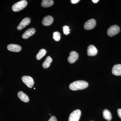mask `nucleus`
<instances>
[{
    "mask_svg": "<svg viewBox=\"0 0 121 121\" xmlns=\"http://www.w3.org/2000/svg\"><path fill=\"white\" fill-rule=\"evenodd\" d=\"M79 0H71V3L73 4H75L79 1Z\"/></svg>",
    "mask_w": 121,
    "mask_h": 121,
    "instance_id": "5701e85b",
    "label": "nucleus"
},
{
    "mask_svg": "<svg viewBox=\"0 0 121 121\" xmlns=\"http://www.w3.org/2000/svg\"><path fill=\"white\" fill-rule=\"evenodd\" d=\"M98 50L94 45H90L88 47L87 49V54L89 56H94L97 55Z\"/></svg>",
    "mask_w": 121,
    "mask_h": 121,
    "instance_id": "1a4fd4ad",
    "label": "nucleus"
},
{
    "mask_svg": "<svg viewBox=\"0 0 121 121\" xmlns=\"http://www.w3.org/2000/svg\"><path fill=\"white\" fill-rule=\"evenodd\" d=\"M112 73L114 75H121V64L115 65L112 69Z\"/></svg>",
    "mask_w": 121,
    "mask_h": 121,
    "instance_id": "ddd939ff",
    "label": "nucleus"
},
{
    "mask_svg": "<svg viewBox=\"0 0 121 121\" xmlns=\"http://www.w3.org/2000/svg\"><path fill=\"white\" fill-rule=\"evenodd\" d=\"M35 28L29 29L27 30H26L22 35V38L24 39H28L30 36L35 35Z\"/></svg>",
    "mask_w": 121,
    "mask_h": 121,
    "instance_id": "9b49d317",
    "label": "nucleus"
},
{
    "mask_svg": "<svg viewBox=\"0 0 121 121\" xmlns=\"http://www.w3.org/2000/svg\"><path fill=\"white\" fill-rule=\"evenodd\" d=\"M31 22V19L29 17H26L22 20L20 22L19 26H17V29L19 30H21L28 25Z\"/></svg>",
    "mask_w": 121,
    "mask_h": 121,
    "instance_id": "0eeeda50",
    "label": "nucleus"
},
{
    "mask_svg": "<svg viewBox=\"0 0 121 121\" xmlns=\"http://www.w3.org/2000/svg\"><path fill=\"white\" fill-rule=\"evenodd\" d=\"M81 115V112L79 110L74 111L69 115L68 121H78Z\"/></svg>",
    "mask_w": 121,
    "mask_h": 121,
    "instance_id": "7ed1b4c3",
    "label": "nucleus"
},
{
    "mask_svg": "<svg viewBox=\"0 0 121 121\" xmlns=\"http://www.w3.org/2000/svg\"><path fill=\"white\" fill-rule=\"evenodd\" d=\"M22 79L23 82L29 88H31L33 86L34 84V81L32 77L28 76H24L22 77Z\"/></svg>",
    "mask_w": 121,
    "mask_h": 121,
    "instance_id": "39448f33",
    "label": "nucleus"
},
{
    "mask_svg": "<svg viewBox=\"0 0 121 121\" xmlns=\"http://www.w3.org/2000/svg\"><path fill=\"white\" fill-rule=\"evenodd\" d=\"M54 19L52 16H48L43 18L42 21V24L45 26H49L53 23Z\"/></svg>",
    "mask_w": 121,
    "mask_h": 121,
    "instance_id": "f8f14e48",
    "label": "nucleus"
},
{
    "mask_svg": "<svg viewBox=\"0 0 121 121\" xmlns=\"http://www.w3.org/2000/svg\"><path fill=\"white\" fill-rule=\"evenodd\" d=\"M53 38L55 41H58L60 40V33L58 32H55L53 33Z\"/></svg>",
    "mask_w": 121,
    "mask_h": 121,
    "instance_id": "6ab92c4d",
    "label": "nucleus"
},
{
    "mask_svg": "<svg viewBox=\"0 0 121 121\" xmlns=\"http://www.w3.org/2000/svg\"><path fill=\"white\" fill-rule=\"evenodd\" d=\"M17 96L21 101L27 103L29 102V99L28 96L23 91H20L17 94Z\"/></svg>",
    "mask_w": 121,
    "mask_h": 121,
    "instance_id": "4468645a",
    "label": "nucleus"
},
{
    "mask_svg": "<svg viewBox=\"0 0 121 121\" xmlns=\"http://www.w3.org/2000/svg\"><path fill=\"white\" fill-rule=\"evenodd\" d=\"M7 48L10 51L15 52H19L22 50V48L20 45L13 44H9L7 47Z\"/></svg>",
    "mask_w": 121,
    "mask_h": 121,
    "instance_id": "9d476101",
    "label": "nucleus"
},
{
    "mask_svg": "<svg viewBox=\"0 0 121 121\" xmlns=\"http://www.w3.org/2000/svg\"><path fill=\"white\" fill-rule=\"evenodd\" d=\"M52 60L50 56H47L45 61L43 64V66L44 69H47L50 67L51 63L52 62Z\"/></svg>",
    "mask_w": 121,
    "mask_h": 121,
    "instance_id": "dca6fc26",
    "label": "nucleus"
},
{
    "mask_svg": "<svg viewBox=\"0 0 121 121\" xmlns=\"http://www.w3.org/2000/svg\"><path fill=\"white\" fill-rule=\"evenodd\" d=\"M34 89H35V88H34Z\"/></svg>",
    "mask_w": 121,
    "mask_h": 121,
    "instance_id": "393cba45",
    "label": "nucleus"
},
{
    "mask_svg": "<svg viewBox=\"0 0 121 121\" xmlns=\"http://www.w3.org/2000/svg\"><path fill=\"white\" fill-rule=\"evenodd\" d=\"M103 116L104 119L108 121H110L112 118L111 113L108 110H104L103 112Z\"/></svg>",
    "mask_w": 121,
    "mask_h": 121,
    "instance_id": "f3484780",
    "label": "nucleus"
},
{
    "mask_svg": "<svg viewBox=\"0 0 121 121\" xmlns=\"http://www.w3.org/2000/svg\"><path fill=\"white\" fill-rule=\"evenodd\" d=\"M63 31L64 34L65 35H69L70 33V29L69 28V27L67 26H64L63 27Z\"/></svg>",
    "mask_w": 121,
    "mask_h": 121,
    "instance_id": "aec40b11",
    "label": "nucleus"
},
{
    "mask_svg": "<svg viewBox=\"0 0 121 121\" xmlns=\"http://www.w3.org/2000/svg\"><path fill=\"white\" fill-rule=\"evenodd\" d=\"M88 82L83 80H78L72 83L69 85V89L72 90L77 91L86 89L88 86Z\"/></svg>",
    "mask_w": 121,
    "mask_h": 121,
    "instance_id": "f257e3e1",
    "label": "nucleus"
},
{
    "mask_svg": "<svg viewBox=\"0 0 121 121\" xmlns=\"http://www.w3.org/2000/svg\"><path fill=\"white\" fill-rule=\"evenodd\" d=\"M78 54L75 51H72L70 52V56L68 58V60L70 63H73L78 59Z\"/></svg>",
    "mask_w": 121,
    "mask_h": 121,
    "instance_id": "6e6552de",
    "label": "nucleus"
},
{
    "mask_svg": "<svg viewBox=\"0 0 121 121\" xmlns=\"http://www.w3.org/2000/svg\"><path fill=\"white\" fill-rule=\"evenodd\" d=\"M48 121H57L56 117L55 116H52L51 117L50 119Z\"/></svg>",
    "mask_w": 121,
    "mask_h": 121,
    "instance_id": "412c9836",
    "label": "nucleus"
},
{
    "mask_svg": "<svg viewBox=\"0 0 121 121\" xmlns=\"http://www.w3.org/2000/svg\"><path fill=\"white\" fill-rule=\"evenodd\" d=\"M117 113L118 116L121 119V109H118L117 110Z\"/></svg>",
    "mask_w": 121,
    "mask_h": 121,
    "instance_id": "4be33fe9",
    "label": "nucleus"
},
{
    "mask_svg": "<svg viewBox=\"0 0 121 121\" xmlns=\"http://www.w3.org/2000/svg\"><path fill=\"white\" fill-rule=\"evenodd\" d=\"M96 21L94 19H91L86 21L84 24V27L86 30H90L93 29L96 26Z\"/></svg>",
    "mask_w": 121,
    "mask_h": 121,
    "instance_id": "423d86ee",
    "label": "nucleus"
},
{
    "mask_svg": "<svg viewBox=\"0 0 121 121\" xmlns=\"http://www.w3.org/2000/svg\"><path fill=\"white\" fill-rule=\"evenodd\" d=\"M27 5V2L25 0L20 1L13 5L12 9L15 12H19L26 8Z\"/></svg>",
    "mask_w": 121,
    "mask_h": 121,
    "instance_id": "f03ea898",
    "label": "nucleus"
},
{
    "mask_svg": "<svg viewBox=\"0 0 121 121\" xmlns=\"http://www.w3.org/2000/svg\"><path fill=\"white\" fill-rule=\"evenodd\" d=\"M46 50L44 49H42L40 50L39 53L36 55V58L37 60H40L44 56H45L46 54Z\"/></svg>",
    "mask_w": 121,
    "mask_h": 121,
    "instance_id": "a211bd4d",
    "label": "nucleus"
},
{
    "mask_svg": "<svg viewBox=\"0 0 121 121\" xmlns=\"http://www.w3.org/2000/svg\"><path fill=\"white\" fill-rule=\"evenodd\" d=\"M92 1H93L94 3H97L99 1V0H92Z\"/></svg>",
    "mask_w": 121,
    "mask_h": 121,
    "instance_id": "b1692460",
    "label": "nucleus"
},
{
    "mask_svg": "<svg viewBox=\"0 0 121 121\" xmlns=\"http://www.w3.org/2000/svg\"><path fill=\"white\" fill-rule=\"evenodd\" d=\"M54 1L52 0H43L41 3V6L43 8H47L52 6L54 4Z\"/></svg>",
    "mask_w": 121,
    "mask_h": 121,
    "instance_id": "2eb2a0df",
    "label": "nucleus"
},
{
    "mask_svg": "<svg viewBox=\"0 0 121 121\" xmlns=\"http://www.w3.org/2000/svg\"><path fill=\"white\" fill-rule=\"evenodd\" d=\"M120 28L118 25H113L108 28L107 34L109 36L112 37L118 34L120 31Z\"/></svg>",
    "mask_w": 121,
    "mask_h": 121,
    "instance_id": "20e7f679",
    "label": "nucleus"
}]
</instances>
